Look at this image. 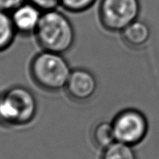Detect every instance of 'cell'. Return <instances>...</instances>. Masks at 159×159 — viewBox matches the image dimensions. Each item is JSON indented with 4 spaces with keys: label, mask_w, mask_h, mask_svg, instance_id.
Returning a JSON list of instances; mask_svg holds the SVG:
<instances>
[{
    "label": "cell",
    "mask_w": 159,
    "mask_h": 159,
    "mask_svg": "<svg viewBox=\"0 0 159 159\" xmlns=\"http://www.w3.org/2000/svg\"><path fill=\"white\" fill-rule=\"evenodd\" d=\"M34 34L40 47L46 51L64 54L74 44L72 24L64 14L56 10L43 11Z\"/></svg>",
    "instance_id": "6da1fadb"
},
{
    "label": "cell",
    "mask_w": 159,
    "mask_h": 159,
    "mask_svg": "<svg viewBox=\"0 0 159 159\" xmlns=\"http://www.w3.org/2000/svg\"><path fill=\"white\" fill-rule=\"evenodd\" d=\"M30 73L39 88L55 92L65 88L71 69L62 54L43 50L33 59Z\"/></svg>",
    "instance_id": "7a4b0ae2"
},
{
    "label": "cell",
    "mask_w": 159,
    "mask_h": 159,
    "mask_svg": "<svg viewBox=\"0 0 159 159\" xmlns=\"http://www.w3.org/2000/svg\"><path fill=\"white\" fill-rule=\"evenodd\" d=\"M38 104L34 94L23 86H14L0 94V124L22 126L35 117Z\"/></svg>",
    "instance_id": "3957f363"
},
{
    "label": "cell",
    "mask_w": 159,
    "mask_h": 159,
    "mask_svg": "<svg viewBox=\"0 0 159 159\" xmlns=\"http://www.w3.org/2000/svg\"><path fill=\"white\" fill-rule=\"evenodd\" d=\"M140 11L139 0H101L99 17L105 29L116 33L136 20Z\"/></svg>",
    "instance_id": "277c9868"
},
{
    "label": "cell",
    "mask_w": 159,
    "mask_h": 159,
    "mask_svg": "<svg viewBox=\"0 0 159 159\" xmlns=\"http://www.w3.org/2000/svg\"><path fill=\"white\" fill-rule=\"evenodd\" d=\"M117 142L136 146L142 142L148 133V121L146 116L135 109H125L116 115L111 122Z\"/></svg>",
    "instance_id": "5b68a950"
},
{
    "label": "cell",
    "mask_w": 159,
    "mask_h": 159,
    "mask_svg": "<svg viewBox=\"0 0 159 159\" xmlns=\"http://www.w3.org/2000/svg\"><path fill=\"white\" fill-rule=\"evenodd\" d=\"M97 88L96 78L91 71L83 68L71 71L65 89L72 101L85 102L93 97Z\"/></svg>",
    "instance_id": "8992f818"
},
{
    "label": "cell",
    "mask_w": 159,
    "mask_h": 159,
    "mask_svg": "<svg viewBox=\"0 0 159 159\" xmlns=\"http://www.w3.org/2000/svg\"><path fill=\"white\" fill-rule=\"evenodd\" d=\"M10 13L17 33L31 35L35 33L43 11L33 3L26 2Z\"/></svg>",
    "instance_id": "52a82bcc"
},
{
    "label": "cell",
    "mask_w": 159,
    "mask_h": 159,
    "mask_svg": "<svg viewBox=\"0 0 159 159\" xmlns=\"http://www.w3.org/2000/svg\"><path fill=\"white\" fill-rule=\"evenodd\" d=\"M121 33L125 44L132 49H141L146 46L151 36L149 26L138 20L129 24Z\"/></svg>",
    "instance_id": "ba28073f"
},
{
    "label": "cell",
    "mask_w": 159,
    "mask_h": 159,
    "mask_svg": "<svg viewBox=\"0 0 159 159\" xmlns=\"http://www.w3.org/2000/svg\"><path fill=\"white\" fill-rule=\"evenodd\" d=\"M92 140L99 149L104 150L116 141L111 123H98L92 130Z\"/></svg>",
    "instance_id": "9c48e42d"
},
{
    "label": "cell",
    "mask_w": 159,
    "mask_h": 159,
    "mask_svg": "<svg viewBox=\"0 0 159 159\" xmlns=\"http://www.w3.org/2000/svg\"><path fill=\"white\" fill-rule=\"evenodd\" d=\"M16 33L10 12L0 10V52L10 48Z\"/></svg>",
    "instance_id": "30bf717a"
},
{
    "label": "cell",
    "mask_w": 159,
    "mask_h": 159,
    "mask_svg": "<svg viewBox=\"0 0 159 159\" xmlns=\"http://www.w3.org/2000/svg\"><path fill=\"white\" fill-rule=\"evenodd\" d=\"M101 159H137L133 146L115 141L103 150Z\"/></svg>",
    "instance_id": "8fae6325"
},
{
    "label": "cell",
    "mask_w": 159,
    "mask_h": 159,
    "mask_svg": "<svg viewBox=\"0 0 159 159\" xmlns=\"http://www.w3.org/2000/svg\"><path fill=\"white\" fill-rule=\"evenodd\" d=\"M97 0H60V5L69 12L81 13L90 9Z\"/></svg>",
    "instance_id": "7c38bea8"
},
{
    "label": "cell",
    "mask_w": 159,
    "mask_h": 159,
    "mask_svg": "<svg viewBox=\"0 0 159 159\" xmlns=\"http://www.w3.org/2000/svg\"><path fill=\"white\" fill-rule=\"evenodd\" d=\"M29 2L39 7L42 11L55 10L60 5V0H29Z\"/></svg>",
    "instance_id": "4fadbf2b"
},
{
    "label": "cell",
    "mask_w": 159,
    "mask_h": 159,
    "mask_svg": "<svg viewBox=\"0 0 159 159\" xmlns=\"http://www.w3.org/2000/svg\"><path fill=\"white\" fill-rule=\"evenodd\" d=\"M26 2V0H0V10L11 12L16 8Z\"/></svg>",
    "instance_id": "5bb4252c"
}]
</instances>
